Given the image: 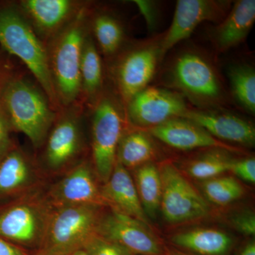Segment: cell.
<instances>
[{"instance_id":"obj_6","label":"cell","mask_w":255,"mask_h":255,"mask_svg":"<svg viewBox=\"0 0 255 255\" xmlns=\"http://www.w3.org/2000/svg\"><path fill=\"white\" fill-rule=\"evenodd\" d=\"M90 157L101 184L108 180L117 163L119 141L127 128L125 110L116 94L104 90L90 110Z\"/></svg>"},{"instance_id":"obj_17","label":"cell","mask_w":255,"mask_h":255,"mask_svg":"<svg viewBox=\"0 0 255 255\" xmlns=\"http://www.w3.org/2000/svg\"><path fill=\"white\" fill-rule=\"evenodd\" d=\"M182 118L197 124L220 141L255 145L254 126L236 114L213 109L189 108Z\"/></svg>"},{"instance_id":"obj_10","label":"cell","mask_w":255,"mask_h":255,"mask_svg":"<svg viewBox=\"0 0 255 255\" xmlns=\"http://www.w3.org/2000/svg\"><path fill=\"white\" fill-rule=\"evenodd\" d=\"M162 182L160 209L164 220L172 224L206 217L210 208L205 199L171 162L159 168Z\"/></svg>"},{"instance_id":"obj_26","label":"cell","mask_w":255,"mask_h":255,"mask_svg":"<svg viewBox=\"0 0 255 255\" xmlns=\"http://www.w3.org/2000/svg\"><path fill=\"white\" fill-rule=\"evenodd\" d=\"M231 152L225 149L210 148L207 152L189 161L186 165V172L189 177L201 182L219 177L231 170L235 160Z\"/></svg>"},{"instance_id":"obj_21","label":"cell","mask_w":255,"mask_h":255,"mask_svg":"<svg viewBox=\"0 0 255 255\" xmlns=\"http://www.w3.org/2000/svg\"><path fill=\"white\" fill-rule=\"evenodd\" d=\"M80 75L81 102L89 110L105 90L103 63L90 31L84 41Z\"/></svg>"},{"instance_id":"obj_20","label":"cell","mask_w":255,"mask_h":255,"mask_svg":"<svg viewBox=\"0 0 255 255\" xmlns=\"http://www.w3.org/2000/svg\"><path fill=\"white\" fill-rule=\"evenodd\" d=\"M255 21V0H239L211 32L213 44L217 51H228L246 39Z\"/></svg>"},{"instance_id":"obj_36","label":"cell","mask_w":255,"mask_h":255,"mask_svg":"<svg viewBox=\"0 0 255 255\" xmlns=\"http://www.w3.org/2000/svg\"><path fill=\"white\" fill-rule=\"evenodd\" d=\"M236 255H255V243L251 241L245 245Z\"/></svg>"},{"instance_id":"obj_22","label":"cell","mask_w":255,"mask_h":255,"mask_svg":"<svg viewBox=\"0 0 255 255\" xmlns=\"http://www.w3.org/2000/svg\"><path fill=\"white\" fill-rule=\"evenodd\" d=\"M90 31L100 53L112 60L124 48L126 33L123 23L115 14L92 7Z\"/></svg>"},{"instance_id":"obj_18","label":"cell","mask_w":255,"mask_h":255,"mask_svg":"<svg viewBox=\"0 0 255 255\" xmlns=\"http://www.w3.org/2000/svg\"><path fill=\"white\" fill-rule=\"evenodd\" d=\"M152 137L169 147L180 150L221 148L239 152V149L215 138L203 128L184 118L170 119L157 127L146 129Z\"/></svg>"},{"instance_id":"obj_32","label":"cell","mask_w":255,"mask_h":255,"mask_svg":"<svg viewBox=\"0 0 255 255\" xmlns=\"http://www.w3.org/2000/svg\"><path fill=\"white\" fill-rule=\"evenodd\" d=\"M11 131L9 121L0 105V160L14 144L11 137Z\"/></svg>"},{"instance_id":"obj_16","label":"cell","mask_w":255,"mask_h":255,"mask_svg":"<svg viewBox=\"0 0 255 255\" xmlns=\"http://www.w3.org/2000/svg\"><path fill=\"white\" fill-rule=\"evenodd\" d=\"M87 1L77 0H21L25 17L46 44L73 19Z\"/></svg>"},{"instance_id":"obj_13","label":"cell","mask_w":255,"mask_h":255,"mask_svg":"<svg viewBox=\"0 0 255 255\" xmlns=\"http://www.w3.org/2000/svg\"><path fill=\"white\" fill-rule=\"evenodd\" d=\"M182 96L169 90L147 87L124 107L127 121L134 127L146 129L175 118L188 110Z\"/></svg>"},{"instance_id":"obj_7","label":"cell","mask_w":255,"mask_h":255,"mask_svg":"<svg viewBox=\"0 0 255 255\" xmlns=\"http://www.w3.org/2000/svg\"><path fill=\"white\" fill-rule=\"evenodd\" d=\"M105 207L74 206L54 208L44 239L33 255H71L83 248L96 233Z\"/></svg>"},{"instance_id":"obj_37","label":"cell","mask_w":255,"mask_h":255,"mask_svg":"<svg viewBox=\"0 0 255 255\" xmlns=\"http://www.w3.org/2000/svg\"><path fill=\"white\" fill-rule=\"evenodd\" d=\"M167 253L168 255H192L177 249H169Z\"/></svg>"},{"instance_id":"obj_33","label":"cell","mask_w":255,"mask_h":255,"mask_svg":"<svg viewBox=\"0 0 255 255\" xmlns=\"http://www.w3.org/2000/svg\"><path fill=\"white\" fill-rule=\"evenodd\" d=\"M132 2L136 5L144 18L149 29L152 30L155 27L157 21V11L156 4L152 1L135 0Z\"/></svg>"},{"instance_id":"obj_27","label":"cell","mask_w":255,"mask_h":255,"mask_svg":"<svg viewBox=\"0 0 255 255\" xmlns=\"http://www.w3.org/2000/svg\"><path fill=\"white\" fill-rule=\"evenodd\" d=\"M228 78L235 99L247 112H255V72L251 65L237 64L228 70Z\"/></svg>"},{"instance_id":"obj_15","label":"cell","mask_w":255,"mask_h":255,"mask_svg":"<svg viewBox=\"0 0 255 255\" xmlns=\"http://www.w3.org/2000/svg\"><path fill=\"white\" fill-rule=\"evenodd\" d=\"M229 1L218 0H179L176 4L172 23L162 36L164 53L179 42L189 38L204 21L221 22L231 8Z\"/></svg>"},{"instance_id":"obj_3","label":"cell","mask_w":255,"mask_h":255,"mask_svg":"<svg viewBox=\"0 0 255 255\" xmlns=\"http://www.w3.org/2000/svg\"><path fill=\"white\" fill-rule=\"evenodd\" d=\"M87 109L82 104L63 107L57 112L46 140L36 157L48 180L63 175L90 152L85 130Z\"/></svg>"},{"instance_id":"obj_29","label":"cell","mask_w":255,"mask_h":255,"mask_svg":"<svg viewBox=\"0 0 255 255\" xmlns=\"http://www.w3.org/2000/svg\"><path fill=\"white\" fill-rule=\"evenodd\" d=\"M82 249L90 255H133L124 247L96 233L89 238Z\"/></svg>"},{"instance_id":"obj_2","label":"cell","mask_w":255,"mask_h":255,"mask_svg":"<svg viewBox=\"0 0 255 255\" xmlns=\"http://www.w3.org/2000/svg\"><path fill=\"white\" fill-rule=\"evenodd\" d=\"M92 3L87 1L77 16L46 44L52 81L60 108L81 102L80 64L84 41L90 32Z\"/></svg>"},{"instance_id":"obj_38","label":"cell","mask_w":255,"mask_h":255,"mask_svg":"<svg viewBox=\"0 0 255 255\" xmlns=\"http://www.w3.org/2000/svg\"><path fill=\"white\" fill-rule=\"evenodd\" d=\"M71 255H90L88 254V253H87L86 251H84L83 249L80 250V251L75 252V253H74L73 254H72Z\"/></svg>"},{"instance_id":"obj_34","label":"cell","mask_w":255,"mask_h":255,"mask_svg":"<svg viewBox=\"0 0 255 255\" xmlns=\"http://www.w3.org/2000/svg\"><path fill=\"white\" fill-rule=\"evenodd\" d=\"M28 253L0 237V255H27Z\"/></svg>"},{"instance_id":"obj_1","label":"cell","mask_w":255,"mask_h":255,"mask_svg":"<svg viewBox=\"0 0 255 255\" xmlns=\"http://www.w3.org/2000/svg\"><path fill=\"white\" fill-rule=\"evenodd\" d=\"M0 105L12 131L26 135L39 150L58 111L31 74L16 72L10 78L0 93Z\"/></svg>"},{"instance_id":"obj_14","label":"cell","mask_w":255,"mask_h":255,"mask_svg":"<svg viewBox=\"0 0 255 255\" xmlns=\"http://www.w3.org/2000/svg\"><path fill=\"white\" fill-rule=\"evenodd\" d=\"M96 233L117 243L133 255H163L162 245L149 226L110 209L101 216Z\"/></svg>"},{"instance_id":"obj_8","label":"cell","mask_w":255,"mask_h":255,"mask_svg":"<svg viewBox=\"0 0 255 255\" xmlns=\"http://www.w3.org/2000/svg\"><path fill=\"white\" fill-rule=\"evenodd\" d=\"M162 37L123 48L111 60L110 73L116 95L124 107L132 97L148 87L165 53Z\"/></svg>"},{"instance_id":"obj_5","label":"cell","mask_w":255,"mask_h":255,"mask_svg":"<svg viewBox=\"0 0 255 255\" xmlns=\"http://www.w3.org/2000/svg\"><path fill=\"white\" fill-rule=\"evenodd\" d=\"M46 190L0 204V237L29 253L39 248L54 209Z\"/></svg>"},{"instance_id":"obj_31","label":"cell","mask_w":255,"mask_h":255,"mask_svg":"<svg viewBox=\"0 0 255 255\" xmlns=\"http://www.w3.org/2000/svg\"><path fill=\"white\" fill-rule=\"evenodd\" d=\"M230 172L246 182L255 184V157H246V158L241 159H235Z\"/></svg>"},{"instance_id":"obj_9","label":"cell","mask_w":255,"mask_h":255,"mask_svg":"<svg viewBox=\"0 0 255 255\" xmlns=\"http://www.w3.org/2000/svg\"><path fill=\"white\" fill-rule=\"evenodd\" d=\"M169 83L200 109H212L222 102L225 92L219 75L204 55L181 53L169 70Z\"/></svg>"},{"instance_id":"obj_30","label":"cell","mask_w":255,"mask_h":255,"mask_svg":"<svg viewBox=\"0 0 255 255\" xmlns=\"http://www.w3.org/2000/svg\"><path fill=\"white\" fill-rule=\"evenodd\" d=\"M231 226L243 236H255V216L251 211L238 213L231 219Z\"/></svg>"},{"instance_id":"obj_39","label":"cell","mask_w":255,"mask_h":255,"mask_svg":"<svg viewBox=\"0 0 255 255\" xmlns=\"http://www.w3.org/2000/svg\"><path fill=\"white\" fill-rule=\"evenodd\" d=\"M27 255H32L31 253H28V254Z\"/></svg>"},{"instance_id":"obj_35","label":"cell","mask_w":255,"mask_h":255,"mask_svg":"<svg viewBox=\"0 0 255 255\" xmlns=\"http://www.w3.org/2000/svg\"><path fill=\"white\" fill-rule=\"evenodd\" d=\"M16 72L13 70H10L8 67L3 63L2 61L0 60V93L2 90L5 84L9 80L10 78Z\"/></svg>"},{"instance_id":"obj_19","label":"cell","mask_w":255,"mask_h":255,"mask_svg":"<svg viewBox=\"0 0 255 255\" xmlns=\"http://www.w3.org/2000/svg\"><path fill=\"white\" fill-rule=\"evenodd\" d=\"M101 194L107 207L149 226V219L142 209L133 178L117 161L108 180L101 185Z\"/></svg>"},{"instance_id":"obj_12","label":"cell","mask_w":255,"mask_h":255,"mask_svg":"<svg viewBox=\"0 0 255 255\" xmlns=\"http://www.w3.org/2000/svg\"><path fill=\"white\" fill-rule=\"evenodd\" d=\"M101 185L88 156L54 182H50L46 194L54 208L86 205L107 207L101 194Z\"/></svg>"},{"instance_id":"obj_28","label":"cell","mask_w":255,"mask_h":255,"mask_svg":"<svg viewBox=\"0 0 255 255\" xmlns=\"http://www.w3.org/2000/svg\"><path fill=\"white\" fill-rule=\"evenodd\" d=\"M203 194L206 199L218 206H226L241 199L244 188L231 176H219L201 183Z\"/></svg>"},{"instance_id":"obj_23","label":"cell","mask_w":255,"mask_h":255,"mask_svg":"<svg viewBox=\"0 0 255 255\" xmlns=\"http://www.w3.org/2000/svg\"><path fill=\"white\" fill-rule=\"evenodd\" d=\"M171 242L178 248L199 255H226L233 245L229 235L213 228L177 233L172 236Z\"/></svg>"},{"instance_id":"obj_25","label":"cell","mask_w":255,"mask_h":255,"mask_svg":"<svg viewBox=\"0 0 255 255\" xmlns=\"http://www.w3.org/2000/svg\"><path fill=\"white\" fill-rule=\"evenodd\" d=\"M133 170V181L142 209L149 219H155L162 197L159 169L156 164L149 162Z\"/></svg>"},{"instance_id":"obj_24","label":"cell","mask_w":255,"mask_h":255,"mask_svg":"<svg viewBox=\"0 0 255 255\" xmlns=\"http://www.w3.org/2000/svg\"><path fill=\"white\" fill-rule=\"evenodd\" d=\"M152 137L142 129H126L117 148V162L128 170L152 162L157 152Z\"/></svg>"},{"instance_id":"obj_4","label":"cell","mask_w":255,"mask_h":255,"mask_svg":"<svg viewBox=\"0 0 255 255\" xmlns=\"http://www.w3.org/2000/svg\"><path fill=\"white\" fill-rule=\"evenodd\" d=\"M0 46L21 60L39 84L56 111L60 110L50 75L48 50L17 3L0 6Z\"/></svg>"},{"instance_id":"obj_11","label":"cell","mask_w":255,"mask_h":255,"mask_svg":"<svg viewBox=\"0 0 255 255\" xmlns=\"http://www.w3.org/2000/svg\"><path fill=\"white\" fill-rule=\"evenodd\" d=\"M49 183L36 156L16 142L0 160V204L46 189Z\"/></svg>"}]
</instances>
